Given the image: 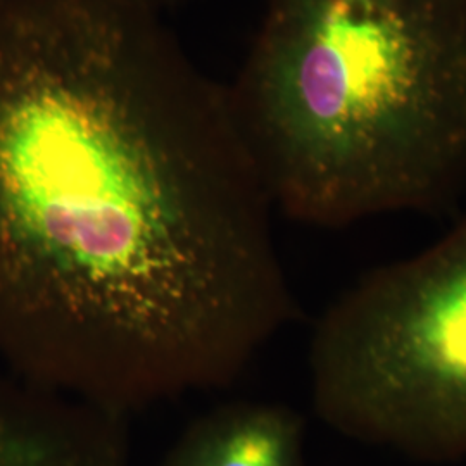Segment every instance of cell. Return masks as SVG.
I'll use <instances>...</instances> for the list:
<instances>
[{
	"label": "cell",
	"instance_id": "obj_4",
	"mask_svg": "<svg viewBox=\"0 0 466 466\" xmlns=\"http://www.w3.org/2000/svg\"><path fill=\"white\" fill-rule=\"evenodd\" d=\"M125 418L0 363V466H130Z\"/></svg>",
	"mask_w": 466,
	"mask_h": 466
},
{
	"label": "cell",
	"instance_id": "obj_2",
	"mask_svg": "<svg viewBox=\"0 0 466 466\" xmlns=\"http://www.w3.org/2000/svg\"><path fill=\"white\" fill-rule=\"evenodd\" d=\"M228 90L275 209L437 215L466 187V0H265Z\"/></svg>",
	"mask_w": 466,
	"mask_h": 466
},
{
	"label": "cell",
	"instance_id": "obj_6",
	"mask_svg": "<svg viewBox=\"0 0 466 466\" xmlns=\"http://www.w3.org/2000/svg\"><path fill=\"white\" fill-rule=\"evenodd\" d=\"M159 2H161V4H163V2H165V0H159Z\"/></svg>",
	"mask_w": 466,
	"mask_h": 466
},
{
	"label": "cell",
	"instance_id": "obj_5",
	"mask_svg": "<svg viewBox=\"0 0 466 466\" xmlns=\"http://www.w3.org/2000/svg\"><path fill=\"white\" fill-rule=\"evenodd\" d=\"M304 420L268 400H230L194 420L159 466H304Z\"/></svg>",
	"mask_w": 466,
	"mask_h": 466
},
{
	"label": "cell",
	"instance_id": "obj_1",
	"mask_svg": "<svg viewBox=\"0 0 466 466\" xmlns=\"http://www.w3.org/2000/svg\"><path fill=\"white\" fill-rule=\"evenodd\" d=\"M159 0H0V363L128 417L298 317L268 196Z\"/></svg>",
	"mask_w": 466,
	"mask_h": 466
},
{
	"label": "cell",
	"instance_id": "obj_3",
	"mask_svg": "<svg viewBox=\"0 0 466 466\" xmlns=\"http://www.w3.org/2000/svg\"><path fill=\"white\" fill-rule=\"evenodd\" d=\"M308 367L313 411L335 432L423 463L466 460V215L340 292Z\"/></svg>",
	"mask_w": 466,
	"mask_h": 466
}]
</instances>
